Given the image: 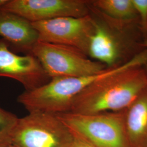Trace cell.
Returning a JSON list of instances; mask_svg holds the SVG:
<instances>
[{"label":"cell","mask_w":147,"mask_h":147,"mask_svg":"<svg viewBox=\"0 0 147 147\" xmlns=\"http://www.w3.org/2000/svg\"><path fill=\"white\" fill-rule=\"evenodd\" d=\"M146 64L147 50L123 68L87 87L75 98L69 112L93 115L128 108L147 87V72L143 68Z\"/></svg>","instance_id":"6da1fadb"},{"label":"cell","mask_w":147,"mask_h":147,"mask_svg":"<svg viewBox=\"0 0 147 147\" xmlns=\"http://www.w3.org/2000/svg\"><path fill=\"white\" fill-rule=\"evenodd\" d=\"M105 69L99 73L79 77L51 78L47 84L24 92L18 101L29 112H42L57 115L69 112L74 100L84 89L96 80L121 70L127 65Z\"/></svg>","instance_id":"7a4b0ae2"},{"label":"cell","mask_w":147,"mask_h":147,"mask_svg":"<svg viewBox=\"0 0 147 147\" xmlns=\"http://www.w3.org/2000/svg\"><path fill=\"white\" fill-rule=\"evenodd\" d=\"M75 136L95 147H131L125 118L119 112L93 115L63 113L56 115Z\"/></svg>","instance_id":"3957f363"},{"label":"cell","mask_w":147,"mask_h":147,"mask_svg":"<svg viewBox=\"0 0 147 147\" xmlns=\"http://www.w3.org/2000/svg\"><path fill=\"white\" fill-rule=\"evenodd\" d=\"M73 134L56 115L31 112L19 118L11 144L16 147H69Z\"/></svg>","instance_id":"277c9868"},{"label":"cell","mask_w":147,"mask_h":147,"mask_svg":"<svg viewBox=\"0 0 147 147\" xmlns=\"http://www.w3.org/2000/svg\"><path fill=\"white\" fill-rule=\"evenodd\" d=\"M30 54L39 61L50 79L91 75L109 68L79 49L64 45L38 41Z\"/></svg>","instance_id":"5b68a950"},{"label":"cell","mask_w":147,"mask_h":147,"mask_svg":"<svg viewBox=\"0 0 147 147\" xmlns=\"http://www.w3.org/2000/svg\"><path fill=\"white\" fill-rule=\"evenodd\" d=\"M31 24L38 34V41L70 46L87 55L89 40L94 30V19L90 14L83 17H61Z\"/></svg>","instance_id":"8992f818"},{"label":"cell","mask_w":147,"mask_h":147,"mask_svg":"<svg viewBox=\"0 0 147 147\" xmlns=\"http://www.w3.org/2000/svg\"><path fill=\"white\" fill-rule=\"evenodd\" d=\"M89 3L83 0H7L0 8L30 22H36L61 17L88 16Z\"/></svg>","instance_id":"52a82bcc"},{"label":"cell","mask_w":147,"mask_h":147,"mask_svg":"<svg viewBox=\"0 0 147 147\" xmlns=\"http://www.w3.org/2000/svg\"><path fill=\"white\" fill-rule=\"evenodd\" d=\"M0 77L16 80L26 91L44 85L51 79L34 56L16 54L2 39H0Z\"/></svg>","instance_id":"ba28073f"},{"label":"cell","mask_w":147,"mask_h":147,"mask_svg":"<svg viewBox=\"0 0 147 147\" xmlns=\"http://www.w3.org/2000/svg\"><path fill=\"white\" fill-rule=\"evenodd\" d=\"M0 36L14 52L30 54L39 40L31 22L20 16L0 8Z\"/></svg>","instance_id":"9c48e42d"},{"label":"cell","mask_w":147,"mask_h":147,"mask_svg":"<svg viewBox=\"0 0 147 147\" xmlns=\"http://www.w3.org/2000/svg\"><path fill=\"white\" fill-rule=\"evenodd\" d=\"M119 53L116 38L103 22L94 19V30L89 40L87 55L107 67H112L115 66Z\"/></svg>","instance_id":"30bf717a"},{"label":"cell","mask_w":147,"mask_h":147,"mask_svg":"<svg viewBox=\"0 0 147 147\" xmlns=\"http://www.w3.org/2000/svg\"><path fill=\"white\" fill-rule=\"evenodd\" d=\"M125 123L130 144L138 143L147 135V87L128 107Z\"/></svg>","instance_id":"8fae6325"},{"label":"cell","mask_w":147,"mask_h":147,"mask_svg":"<svg viewBox=\"0 0 147 147\" xmlns=\"http://www.w3.org/2000/svg\"><path fill=\"white\" fill-rule=\"evenodd\" d=\"M90 3L104 16L111 19L131 20L137 15L132 0H97Z\"/></svg>","instance_id":"7c38bea8"},{"label":"cell","mask_w":147,"mask_h":147,"mask_svg":"<svg viewBox=\"0 0 147 147\" xmlns=\"http://www.w3.org/2000/svg\"><path fill=\"white\" fill-rule=\"evenodd\" d=\"M19 118L0 107V147L11 144L14 129Z\"/></svg>","instance_id":"4fadbf2b"},{"label":"cell","mask_w":147,"mask_h":147,"mask_svg":"<svg viewBox=\"0 0 147 147\" xmlns=\"http://www.w3.org/2000/svg\"><path fill=\"white\" fill-rule=\"evenodd\" d=\"M143 29L147 31V0H132Z\"/></svg>","instance_id":"5bb4252c"},{"label":"cell","mask_w":147,"mask_h":147,"mask_svg":"<svg viewBox=\"0 0 147 147\" xmlns=\"http://www.w3.org/2000/svg\"><path fill=\"white\" fill-rule=\"evenodd\" d=\"M73 134V133H72ZM74 135V139L69 147H95L79 137Z\"/></svg>","instance_id":"9a60e30c"},{"label":"cell","mask_w":147,"mask_h":147,"mask_svg":"<svg viewBox=\"0 0 147 147\" xmlns=\"http://www.w3.org/2000/svg\"><path fill=\"white\" fill-rule=\"evenodd\" d=\"M5 147H16V146H13V145H12V144H9V145H8V146H5Z\"/></svg>","instance_id":"2e32d148"},{"label":"cell","mask_w":147,"mask_h":147,"mask_svg":"<svg viewBox=\"0 0 147 147\" xmlns=\"http://www.w3.org/2000/svg\"><path fill=\"white\" fill-rule=\"evenodd\" d=\"M144 46L146 47H147V39L145 41V42H144Z\"/></svg>","instance_id":"e0dca14e"},{"label":"cell","mask_w":147,"mask_h":147,"mask_svg":"<svg viewBox=\"0 0 147 147\" xmlns=\"http://www.w3.org/2000/svg\"><path fill=\"white\" fill-rule=\"evenodd\" d=\"M144 68H145V69H146V71L147 72V64H146V65H145L144 66Z\"/></svg>","instance_id":"ac0fdd59"}]
</instances>
